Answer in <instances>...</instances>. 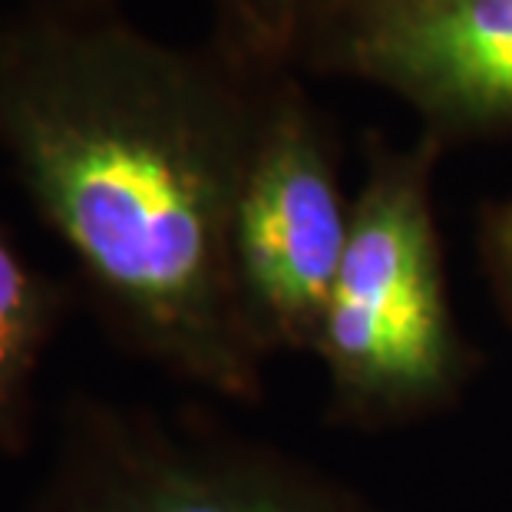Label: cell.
Returning <instances> with one entry per match:
<instances>
[{"instance_id":"1","label":"cell","mask_w":512,"mask_h":512,"mask_svg":"<svg viewBox=\"0 0 512 512\" xmlns=\"http://www.w3.org/2000/svg\"><path fill=\"white\" fill-rule=\"evenodd\" d=\"M268 80L212 43L103 14L0 17V159L73 258L103 331L176 384L265 397L232 215Z\"/></svg>"},{"instance_id":"2","label":"cell","mask_w":512,"mask_h":512,"mask_svg":"<svg viewBox=\"0 0 512 512\" xmlns=\"http://www.w3.org/2000/svg\"><path fill=\"white\" fill-rule=\"evenodd\" d=\"M443 146L417 136L390 146L367 136L351 235L324 308L314 361L324 370V417L384 433L460 407L483 354L456 318L437 222Z\"/></svg>"},{"instance_id":"3","label":"cell","mask_w":512,"mask_h":512,"mask_svg":"<svg viewBox=\"0 0 512 512\" xmlns=\"http://www.w3.org/2000/svg\"><path fill=\"white\" fill-rule=\"evenodd\" d=\"M17 512L403 509L219 420L76 394L60 410L47 473Z\"/></svg>"},{"instance_id":"4","label":"cell","mask_w":512,"mask_h":512,"mask_svg":"<svg viewBox=\"0 0 512 512\" xmlns=\"http://www.w3.org/2000/svg\"><path fill=\"white\" fill-rule=\"evenodd\" d=\"M351 202L337 136L301 73L271 76L232 215L235 301L265 361L314 354L351 235Z\"/></svg>"},{"instance_id":"5","label":"cell","mask_w":512,"mask_h":512,"mask_svg":"<svg viewBox=\"0 0 512 512\" xmlns=\"http://www.w3.org/2000/svg\"><path fill=\"white\" fill-rule=\"evenodd\" d=\"M301 70L397 96L433 143L512 136V0H450L341 30Z\"/></svg>"},{"instance_id":"6","label":"cell","mask_w":512,"mask_h":512,"mask_svg":"<svg viewBox=\"0 0 512 512\" xmlns=\"http://www.w3.org/2000/svg\"><path fill=\"white\" fill-rule=\"evenodd\" d=\"M73 291L34 265L0 219V453L20 456L34 437L37 384Z\"/></svg>"},{"instance_id":"7","label":"cell","mask_w":512,"mask_h":512,"mask_svg":"<svg viewBox=\"0 0 512 512\" xmlns=\"http://www.w3.org/2000/svg\"><path fill=\"white\" fill-rule=\"evenodd\" d=\"M341 0H209V43L255 80L301 73Z\"/></svg>"},{"instance_id":"8","label":"cell","mask_w":512,"mask_h":512,"mask_svg":"<svg viewBox=\"0 0 512 512\" xmlns=\"http://www.w3.org/2000/svg\"><path fill=\"white\" fill-rule=\"evenodd\" d=\"M476 252L489 294L512 324V195L483 205L476 222Z\"/></svg>"},{"instance_id":"9","label":"cell","mask_w":512,"mask_h":512,"mask_svg":"<svg viewBox=\"0 0 512 512\" xmlns=\"http://www.w3.org/2000/svg\"><path fill=\"white\" fill-rule=\"evenodd\" d=\"M437 4H450V0H341V10L334 14L331 27L324 30L321 40L341 34V30L370 24V20H380L390 14H407V10H420V7H437ZM318 43H314V47H318Z\"/></svg>"},{"instance_id":"10","label":"cell","mask_w":512,"mask_h":512,"mask_svg":"<svg viewBox=\"0 0 512 512\" xmlns=\"http://www.w3.org/2000/svg\"><path fill=\"white\" fill-rule=\"evenodd\" d=\"M17 4L30 14H103L116 10L119 0H17Z\"/></svg>"}]
</instances>
